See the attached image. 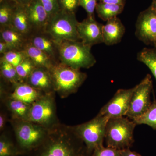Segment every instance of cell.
<instances>
[{"mask_svg":"<svg viewBox=\"0 0 156 156\" xmlns=\"http://www.w3.org/2000/svg\"><path fill=\"white\" fill-rule=\"evenodd\" d=\"M55 92L61 98H66L77 92L87 78L86 73L60 62L49 69Z\"/></svg>","mask_w":156,"mask_h":156,"instance_id":"cell-2","label":"cell"},{"mask_svg":"<svg viewBox=\"0 0 156 156\" xmlns=\"http://www.w3.org/2000/svg\"><path fill=\"white\" fill-rule=\"evenodd\" d=\"M137 59L148 68L156 80V48H143L137 53Z\"/></svg>","mask_w":156,"mask_h":156,"instance_id":"cell-23","label":"cell"},{"mask_svg":"<svg viewBox=\"0 0 156 156\" xmlns=\"http://www.w3.org/2000/svg\"><path fill=\"white\" fill-rule=\"evenodd\" d=\"M121 156H141L138 153L131 151L130 148L125 149L121 150Z\"/></svg>","mask_w":156,"mask_h":156,"instance_id":"cell-34","label":"cell"},{"mask_svg":"<svg viewBox=\"0 0 156 156\" xmlns=\"http://www.w3.org/2000/svg\"><path fill=\"white\" fill-rule=\"evenodd\" d=\"M78 21L75 13L59 10L49 18L45 31L57 43L65 41H80Z\"/></svg>","mask_w":156,"mask_h":156,"instance_id":"cell-6","label":"cell"},{"mask_svg":"<svg viewBox=\"0 0 156 156\" xmlns=\"http://www.w3.org/2000/svg\"><path fill=\"white\" fill-rule=\"evenodd\" d=\"M26 8L32 33L45 31L50 17L41 0H32Z\"/></svg>","mask_w":156,"mask_h":156,"instance_id":"cell-13","label":"cell"},{"mask_svg":"<svg viewBox=\"0 0 156 156\" xmlns=\"http://www.w3.org/2000/svg\"><path fill=\"white\" fill-rule=\"evenodd\" d=\"M98 0H80L79 5L87 12V17H94V11L96 9Z\"/></svg>","mask_w":156,"mask_h":156,"instance_id":"cell-32","label":"cell"},{"mask_svg":"<svg viewBox=\"0 0 156 156\" xmlns=\"http://www.w3.org/2000/svg\"><path fill=\"white\" fill-rule=\"evenodd\" d=\"M126 28L119 18L116 17L109 20L103 25V43L107 46H112L122 41Z\"/></svg>","mask_w":156,"mask_h":156,"instance_id":"cell-16","label":"cell"},{"mask_svg":"<svg viewBox=\"0 0 156 156\" xmlns=\"http://www.w3.org/2000/svg\"><path fill=\"white\" fill-rule=\"evenodd\" d=\"M55 93L44 94L31 104L27 121L50 129L59 123Z\"/></svg>","mask_w":156,"mask_h":156,"instance_id":"cell-8","label":"cell"},{"mask_svg":"<svg viewBox=\"0 0 156 156\" xmlns=\"http://www.w3.org/2000/svg\"><path fill=\"white\" fill-rule=\"evenodd\" d=\"M152 6L156 10V0H153L151 3Z\"/></svg>","mask_w":156,"mask_h":156,"instance_id":"cell-39","label":"cell"},{"mask_svg":"<svg viewBox=\"0 0 156 156\" xmlns=\"http://www.w3.org/2000/svg\"><path fill=\"white\" fill-rule=\"evenodd\" d=\"M57 43L58 61L62 63L78 69L90 68L96 63L91 52L92 47L83 42L65 41Z\"/></svg>","mask_w":156,"mask_h":156,"instance_id":"cell-3","label":"cell"},{"mask_svg":"<svg viewBox=\"0 0 156 156\" xmlns=\"http://www.w3.org/2000/svg\"><path fill=\"white\" fill-rule=\"evenodd\" d=\"M13 92L8 97L31 104L44 94L26 83H19L13 85Z\"/></svg>","mask_w":156,"mask_h":156,"instance_id":"cell-18","label":"cell"},{"mask_svg":"<svg viewBox=\"0 0 156 156\" xmlns=\"http://www.w3.org/2000/svg\"><path fill=\"white\" fill-rule=\"evenodd\" d=\"M31 44L49 55L56 62H58L57 42L45 31L33 33L30 36Z\"/></svg>","mask_w":156,"mask_h":156,"instance_id":"cell-15","label":"cell"},{"mask_svg":"<svg viewBox=\"0 0 156 156\" xmlns=\"http://www.w3.org/2000/svg\"><path fill=\"white\" fill-rule=\"evenodd\" d=\"M80 0H58V5L60 10L75 13L79 6Z\"/></svg>","mask_w":156,"mask_h":156,"instance_id":"cell-31","label":"cell"},{"mask_svg":"<svg viewBox=\"0 0 156 156\" xmlns=\"http://www.w3.org/2000/svg\"><path fill=\"white\" fill-rule=\"evenodd\" d=\"M103 25L98 22L94 17H87L82 22H78L77 28L81 42L91 47L103 43Z\"/></svg>","mask_w":156,"mask_h":156,"instance_id":"cell-12","label":"cell"},{"mask_svg":"<svg viewBox=\"0 0 156 156\" xmlns=\"http://www.w3.org/2000/svg\"><path fill=\"white\" fill-rule=\"evenodd\" d=\"M29 156H91L73 126L60 123L49 129L48 135Z\"/></svg>","mask_w":156,"mask_h":156,"instance_id":"cell-1","label":"cell"},{"mask_svg":"<svg viewBox=\"0 0 156 156\" xmlns=\"http://www.w3.org/2000/svg\"><path fill=\"white\" fill-rule=\"evenodd\" d=\"M12 2L22 5L27 6L30 4L32 0H11Z\"/></svg>","mask_w":156,"mask_h":156,"instance_id":"cell-38","label":"cell"},{"mask_svg":"<svg viewBox=\"0 0 156 156\" xmlns=\"http://www.w3.org/2000/svg\"><path fill=\"white\" fill-rule=\"evenodd\" d=\"M0 71L2 78L12 85L20 83L16 67L11 65L0 60Z\"/></svg>","mask_w":156,"mask_h":156,"instance_id":"cell-27","label":"cell"},{"mask_svg":"<svg viewBox=\"0 0 156 156\" xmlns=\"http://www.w3.org/2000/svg\"><path fill=\"white\" fill-rule=\"evenodd\" d=\"M153 88L151 76L148 74L136 85L131 96L126 117L134 120L147 111L152 102L151 101V95Z\"/></svg>","mask_w":156,"mask_h":156,"instance_id":"cell-9","label":"cell"},{"mask_svg":"<svg viewBox=\"0 0 156 156\" xmlns=\"http://www.w3.org/2000/svg\"><path fill=\"white\" fill-rule=\"evenodd\" d=\"M17 146L23 154L29 153L39 146L48 135L49 129L27 120L11 119Z\"/></svg>","mask_w":156,"mask_h":156,"instance_id":"cell-5","label":"cell"},{"mask_svg":"<svg viewBox=\"0 0 156 156\" xmlns=\"http://www.w3.org/2000/svg\"><path fill=\"white\" fill-rule=\"evenodd\" d=\"M108 119L107 117L98 114L96 117L87 122L73 126L75 132L83 141L91 155L95 148L103 145Z\"/></svg>","mask_w":156,"mask_h":156,"instance_id":"cell-7","label":"cell"},{"mask_svg":"<svg viewBox=\"0 0 156 156\" xmlns=\"http://www.w3.org/2000/svg\"><path fill=\"white\" fill-rule=\"evenodd\" d=\"M1 40L9 46L10 51H23L29 42V37L20 32L11 26L0 28Z\"/></svg>","mask_w":156,"mask_h":156,"instance_id":"cell-17","label":"cell"},{"mask_svg":"<svg viewBox=\"0 0 156 156\" xmlns=\"http://www.w3.org/2000/svg\"><path fill=\"white\" fill-rule=\"evenodd\" d=\"M101 2L125 6L126 0H98Z\"/></svg>","mask_w":156,"mask_h":156,"instance_id":"cell-35","label":"cell"},{"mask_svg":"<svg viewBox=\"0 0 156 156\" xmlns=\"http://www.w3.org/2000/svg\"><path fill=\"white\" fill-rule=\"evenodd\" d=\"M10 26L29 37L32 34L26 6L15 3Z\"/></svg>","mask_w":156,"mask_h":156,"instance_id":"cell-19","label":"cell"},{"mask_svg":"<svg viewBox=\"0 0 156 156\" xmlns=\"http://www.w3.org/2000/svg\"><path fill=\"white\" fill-rule=\"evenodd\" d=\"M36 67V66L33 61L26 55L23 60L16 67L20 83H25Z\"/></svg>","mask_w":156,"mask_h":156,"instance_id":"cell-28","label":"cell"},{"mask_svg":"<svg viewBox=\"0 0 156 156\" xmlns=\"http://www.w3.org/2000/svg\"><path fill=\"white\" fill-rule=\"evenodd\" d=\"M10 51L9 46L5 42L0 39V54L2 55Z\"/></svg>","mask_w":156,"mask_h":156,"instance_id":"cell-36","label":"cell"},{"mask_svg":"<svg viewBox=\"0 0 156 156\" xmlns=\"http://www.w3.org/2000/svg\"><path fill=\"white\" fill-rule=\"evenodd\" d=\"M15 3L11 0L0 2V27L10 26Z\"/></svg>","mask_w":156,"mask_h":156,"instance_id":"cell-24","label":"cell"},{"mask_svg":"<svg viewBox=\"0 0 156 156\" xmlns=\"http://www.w3.org/2000/svg\"><path fill=\"white\" fill-rule=\"evenodd\" d=\"M136 86L130 89H118L111 99L101 108L98 114L109 119L126 116Z\"/></svg>","mask_w":156,"mask_h":156,"instance_id":"cell-11","label":"cell"},{"mask_svg":"<svg viewBox=\"0 0 156 156\" xmlns=\"http://www.w3.org/2000/svg\"><path fill=\"white\" fill-rule=\"evenodd\" d=\"M135 27V35L139 41L156 48V10L151 5L140 13Z\"/></svg>","mask_w":156,"mask_h":156,"instance_id":"cell-10","label":"cell"},{"mask_svg":"<svg viewBox=\"0 0 156 156\" xmlns=\"http://www.w3.org/2000/svg\"><path fill=\"white\" fill-rule=\"evenodd\" d=\"M136 126L133 120L127 117L109 119L105 128L106 146L119 150L130 148L134 142Z\"/></svg>","mask_w":156,"mask_h":156,"instance_id":"cell-4","label":"cell"},{"mask_svg":"<svg viewBox=\"0 0 156 156\" xmlns=\"http://www.w3.org/2000/svg\"><path fill=\"white\" fill-rule=\"evenodd\" d=\"M133 121L136 125H147L156 131V99L155 97L147 111Z\"/></svg>","mask_w":156,"mask_h":156,"instance_id":"cell-25","label":"cell"},{"mask_svg":"<svg viewBox=\"0 0 156 156\" xmlns=\"http://www.w3.org/2000/svg\"><path fill=\"white\" fill-rule=\"evenodd\" d=\"M4 102L11 112L12 119L27 121L31 104L8 96L4 98Z\"/></svg>","mask_w":156,"mask_h":156,"instance_id":"cell-21","label":"cell"},{"mask_svg":"<svg viewBox=\"0 0 156 156\" xmlns=\"http://www.w3.org/2000/svg\"><path fill=\"white\" fill-rule=\"evenodd\" d=\"M41 1L50 17L60 10L58 0H41Z\"/></svg>","mask_w":156,"mask_h":156,"instance_id":"cell-33","label":"cell"},{"mask_svg":"<svg viewBox=\"0 0 156 156\" xmlns=\"http://www.w3.org/2000/svg\"><path fill=\"white\" fill-rule=\"evenodd\" d=\"M6 117L5 115L1 113L0 115V130L2 131L5 126L6 123Z\"/></svg>","mask_w":156,"mask_h":156,"instance_id":"cell-37","label":"cell"},{"mask_svg":"<svg viewBox=\"0 0 156 156\" xmlns=\"http://www.w3.org/2000/svg\"><path fill=\"white\" fill-rule=\"evenodd\" d=\"M91 156H121V150L103 145L95 148Z\"/></svg>","mask_w":156,"mask_h":156,"instance_id":"cell-30","label":"cell"},{"mask_svg":"<svg viewBox=\"0 0 156 156\" xmlns=\"http://www.w3.org/2000/svg\"><path fill=\"white\" fill-rule=\"evenodd\" d=\"M23 153L11 140L2 134L0 136V156H19Z\"/></svg>","mask_w":156,"mask_h":156,"instance_id":"cell-26","label":"cell"},{"mask_svg":"<svg viewBox=\"0 0 156 156\" xmlns=\"http://www.w3.org/2000/svg\"><path fill=\"white\" fill-rule=\"evenodd\" d=\"M25 83L44 94L55 93L51 74L46 68L36 67Z\"/></svg>","mask_w":156,"mask_h":156,"instance_id":"cell-14","label":"cell"},{"mask_svg":"<svg viewBox=\"0 0 156 156\" xmlns=\"http://www.w3.org/2000/svg\"><path fill=\"white\" fill-rule=\"evenodd\" d=\"M23 52L31 59L36 67H44L49 69L55 62H57L29 42L26 46Z\"/></svg>","mask_w":156,"mask_h":156,"instance_id":"cell-20","label":"cell"},{"mask_svg":"<svg viewBox=\"0 0 156 156\" xmlns=\"http://www.w3.org/2000/svg\"><path fill=\"white\" fill-rule=\"evenodd\" d=\"M125 6L101 2L98 3L95 11L98 17L104 21L117 17L124 10Z\"/></svg>","mask_w":156,"mask_h":156,"instance_id":"cell-22","label":"cell"},{"mask_svg":"<svg viewBox=\"0 0 156 156\" xmlns=\"http://www.w3.org/2000/svg\"><path fill=\"white\" fill-rule=\"evenodd\" d=\"M23 51L11 50L2 55L0 60L8 62L15 67H17L25 57Z\"/></svg>","mask_w":156,"mask_h":156,"instance_id":"cell-29","label":"cell"}]
</instances>
